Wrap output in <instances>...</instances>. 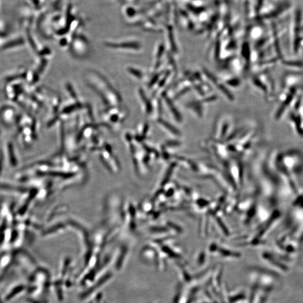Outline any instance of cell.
<instances>
[{
	"mask_svg": "<svg viewBox=\"0 0 303 303\" xmlns=\"http://www.w3.org/2000/svg\"><path fill=\"white\" fill-rule=\"evenodd\" d=\"M97 72H87L86 82L90 87L93 88L96 93L102 98L103 102L108 106L117 107L120 106L122 98L117 91L104 79V77Z\"/></svg>",
	"mask_w": 303,
	"mask_h": 303,
	"instance_id": "obj_1",
	"label": "cell"
},
{
	"mask_svg": "<svg viewBox=\"0 0 303 303\" xmlns=\"http://www.w3.org/2000/svg\"><path fill=\"white\" fill-rule=\"evenodd\" d=\"M166 102H167V104H168V105L169 106V107H170V111L171 112H172V114L174 116V117L175 118L176 120L178 121H181L182 120L181 119V116L180 115V114L179 113V112L177 111V110L176 109V108L175 107V106L173 105V104H172L171 100H170V99H167L166 100Z\"/></svg>",
	"mask_w": 303,
	"mask_h": 303,
	"instance_id": "obj_2",
	"label": "cell"
},
{
	"mask_svg": "<svg viewBox=\"0 0 303 303\" xmlns=\"http://www.w3.org/2000/svg\"><path fill=\"white\" fill-rule=\"evenodd\" d=\"M159 122L161 124L162 126H165L167 129H168L171 132H172V133H174V134L177 135L179 134V131H178V130H177L174 126H172L171 124H170V123L167 122V121L160 120L159 121Z\"/></svg>",
	"mask_w": 303,
	"mask_h": 303,
	"instance_id": "obj_3",
	"label": "cell"
},
{
	"mask_svg": "<svg viewBox=\"0 0 303 303\" xmlns=\"http://www.w3.org/2000/svg\"><path fill=\"white\" fill-rule=\"evenodd\" d=\"M129 71L131 74H132V75H134L135 76L137 77L138 78H141L143 76V74L142 72H141L139 70H137L136 69H133V68H130L129 69Z\"/></svg>",
	"mask_w": 303,
	"mask_h": 303,
	"instance_id": "obj_4",
	"label": "cell"
},
{
	"mask_svg": "<svg viewBox=\"0 0 303 303\" xmlns=\"http://www.w3.org/2000/svg\"><path fill=\"white\" fill-rule=\"evenodd\" d=\"M220 89L221 90L222 92H224L225 94H226V96H227V97L229 98V99H232V94H231V93H230V92L228 90L225 88V86H220Z\"/></svg>",
	"mask_w": 303,
	"mask_h": 303,
	"instance_id": "obj_5",
	"label": "cell"
}]
</instances>
